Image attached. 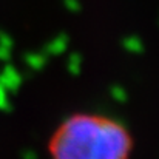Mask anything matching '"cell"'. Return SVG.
I'll list each match as a JSON object with an SVG mask.
<instances>
[{
	"label": "cell",
	"mask_w": 159,
	"mask_h": 159,
	"mask_svg": "<svg viewBox=\"0 0 159 159\" xmlns=\"http://www.w3.org/2000/svg\"><path fill=\"white\" fill-rule=\"evenodd\" d=\"M133 136L105 114L76 113L63 119L48 141L51 159H130Z\"/></svg>",
	"instance_id": "6da1fadb"
}]
</instances>
